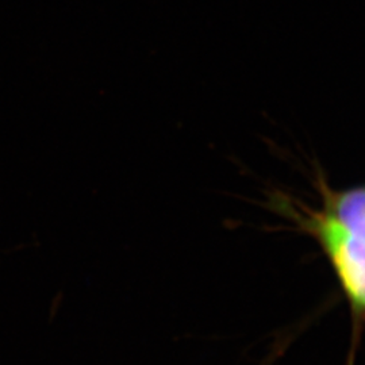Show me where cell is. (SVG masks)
<instances>
[{"label": "cell", "mask_w": 365, "mask_h": 365, "mask_svg": "<svg viewBox=\"0 0 365 365\" xmlns=\"http://www.w3.org/2000/svg\"><path fill=\"white\" fill-rule=\"evenodd\" d=\"M336 217H333L339 225H342L353 235H365V190H353L339 196L336 202Z\"/></svg>", "instance_id": "7a4b0ae2"}, {"label": "cell", "mask_w": 365, "mask_h": 365, "mask_svg": "<svg viewBox=\"0 0 365 365\" xmlns=\"http://www.w3.org/2000/svg\"><path fill=\"white\" fill-rule=\"evenodd\" d=\"M319 235L354 309L365 314V237L348 232L333 215L319 222Z\"/></svg>", "instance_id": "6da1fadb"}]
</instances>
